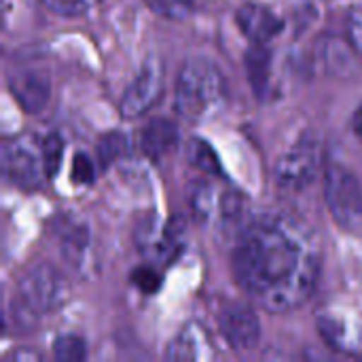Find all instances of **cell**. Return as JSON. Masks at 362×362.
Returning <instances> with one entry per match:
<instances>
[{
    "mask_svg": "<svg viewBox=\"0 0 362 362\" xmlns=\"http://www.w3.org/2000/svg\"><path fill=\"white\" fill-rule=\"evenodd\" d=\"M176 142H178V127L168 119H153L142 129V136H140L142 151L153 159L168 155L176 146Z\"/></svg>",
    "mask_w": 362,
    "mask_h": 362,
    "instance_id": "cell-12",
    "label": "cell"
},
{
    "mask_svg": "<svg viewBox=\"0 0 362 362\" xmlns=\"http://www.w3.org/2000/svg\"><path fill=\"white\" fill-rule=\"evenodd\" d=\"M225 95V76L214 62L193 57L180 68L174 87V106L180 117L189 121L210 119L223 108Z\"/></svg>",
    "mask_w": 362,
    "mask_h": 362,
    "instance_id": "cell-2",
    "label": "cell"
},
{
    "mask_svg": "<svg viewBox=\"0 0 362 362\" xmlns=\"http://www.w3.org/2000/svg\"><path fill=\"white\" fill-rule=\"evenodd\" d=\"M57 240H59V248L66 255V259H81L89 246V235H87V225L81 223L74 216H64L57 225ZM76 263V261H74Z\"/></svg>",
    "mask_w": 362,
    "mask_h": 362,
    "instance_id": "cell-16",
    "label": "cell"
},
{
    "mask_svg": "<svg viewBox=\"0 0 362 362\" xmlns=\"http://www.w3.org/2000/svg\"><path fill=\"white\" fill-rule=\"evenodd\" d=\"M95 176V168H93V161L83 155V153H76L74 159H72V180L78 182V185H89Z\"/></svg>",
    "mask_w": 362,
    "mask_h": 362,
    "instance_id": "cell-24",
    "label": "cell"
},
{
    "mask_svg": "<svg viewBox=\"0 0 362 362\" xmlns=\"http://www.w3.org/2000/svg\"><path fill=\"white\" fill-rule=\"evenodd\" d=\"M320 261V244L308 225L286 214H261L240 229L231 267L244 293L282 314L312 297Z\"/></svg>",
    "mask_w": 362,
    "mask_h": 362,
    "instance_id": "cell-1",
    "label": "cell"
},
{
    "mask_svg": "<svg viewBox=\"0 0 362 362\" xmlns=\"http://www.w3.org/2000/svg\"><path fill=\"white\" fill-rule=\"evenodd\" d=\"M55 358L62 362H81L87 358V346L74 335H64L55 341Z\"/></svg>",
    "mask_w": 362,
    "mask_h": 362,
    "instance_id": "cell-20",
    "label": "cell"
},
{
    "mask_svg": "<svg viewBox=\"0 0 362 362\" xmlns=\"http://www.w3.org/2000/svg\"><path fill=\"white\" fill-rule=\"evenodd\" d=\"M212 356L214 354L210 350L206 333L195 325L185 327V331L168 348V358L172 361H206Z\"/></svg>",
    "mask_w": 362,
    "mask_h": 362,
    "instance_id": "cell-13",
    "label": "cell"
},
{
    "mask_svg": "<svg viewBox=\"0 0 362 362\" xmlns=\"http://www.w3.org/2000/svg\"><path fill=\"white\" fill-rule=\"evenodd\" d=\"M354 53H358L354 49L352 42H344L341 38H325L320 42V64L339 76H346L350 72H354L356 62H354Z\"/></svg>",
    "mask_w": 362,
    "mask_h": 362,
    "instance_id": "cell-14",
    "label": "cell"
},
{
    "mask_svg": "<svg viewBox=\"0 0 362 362\" xmlns=\"http://www.w3.org/2000/svg\"><path fill=\"white\" fill-rule=\"evenodd\" d=\"M246 70H248V78L250 85L255 89V93L265 100L272 87V55L265 47V42H255V47L248 51L246 55Z\"/></svg>",
    "mask_w": 362,
    "mask_h": 362,
    "instance_id": "cell-15",
    "label": "cell"
},
{
    "mask_svg": "<svg viewBox=\"0 0 362 362\" xmlns=\"http://www.w3.org/2000/svg\"><path fill=\"white\" fill-rule=\"evenodd\" d=\"M216 187L208 185V182H199L191 189V195H189V202H191V210H193V216L199 221V223H210L212 218H221V210H223V202H225V195H216Z\"/></svg>",
    "mask_w": 362,
    "mask_h": 362,
    "instance_id": "cell-17",
    "label": "cell"
},
{
    "mask_svg": "<svg viewBox=\"0 0 362 362\" xmlns=\"http://www.w3.org/2000/svg\"><path fill=\"white\" fill-rule=\"evenodd\" d=\"M132 280H134V284L142 293H148V295L155 293L161 286V276L153 267H140V269H136L134 276H132Z\"/></svg>",
    "mask_w": 362,
    "mask_h": 362,
    "instance_id": "cell-25",
    "label": "cell"
},
{
    "mask_svg": "<svg viewBox=\"0 0 362 362\" xmlns=\"http://www.w3.org/2000/svg\"><path fill=\"white\" fill-rule=\"evenodd\" d=\"M125 151H127V138L123 134H108L100 140V146H98L100 161L104 163L119 159Z\"/></svg>",
    "mask_w": 362,
    "mask_h": 362,
    "instance_id": "cell-23",
    "label": "cell"
},
{
    "mask_svg": "<svg viewBox=\"0 0 362 362\" xmlns=\"http://www.w3.org/2000/svg\"><path fill=\"white\" fill-rule=\"evenodd\" d=\"M218 325H221V333H223L225 341L233 350L248 352V350L257 348L261 329H259L257 314L248 305H229L227 310H223Z\"/></svg>",
    "mask_w": 362,
    "mask_h": 362,
    "instance_id": "cell-8",
    "label": "cell"
},
{
    "mask_svg": "<svg viewBox=\"0 0 362 362\" xmlns=\"http://www.w3.org/2000/svg\"><path fill=\"white\" fill-rule=\"evenodd\" d=\"M98 0H42V4L62 17H78L85 15L91 6H95Z\"/></svg>",
    "mask_w": 362,
    "mask_h": 362,
    "instance_id": "cell-22",
    "label": "cell"
},
{
    "mask_svg": "<svg viewBox=\"0 0 362 362\" xmlns=\"http://www.w3.org/2000/svg\"><path fill=\"white\" fill-rule=\"evenodd\" d=\"M8 87L17 104L25 112H40L51 98V81L38 70H17L8 78Z\"/></svg>",
    "mask_w": 362,
    "mask_h": 362,
    "instance_id": "cell-9",
    "label": "cell"
},
{
    "mask_svg": "<svg viewBox=\"0 0 362 362\" xmlns=\"http://www.w3.org/2000/svg\"><path fill=\"white\" fill-rule=\"evenodd\" d=\"M2 170L4 176L21 189H38L47 176L42 159V142L38 144L32 136H19L2 146Z\"/></svg>",
    "mask_w": 362,
    "mask_h": 362,
    "instance_id": "cell-6",
    "label": "cell"
},
{
    "mask_svg": "<svg viewBox=\"0 0 362 362\" xmlns=\"http://www.w3.org/2000/svg\"><path fill=\"white\" fill-rule=\"evenodd\" d=\"M62 155H64V142L57 134H49L42 140V159H45V172L49 178H53L59 170L62 163Z\"/></svg>",
    "mask_w": 362,
    "mask_h": 362,
    "instance_id": "cell-21",
    "label": "cell"
},
{
    "mask_svg": "<svg viewBox=\"0 0 362 362\" xmlns=\"http://www.w3.org/2000/svg\"><path fill=\"white\" fill-rule=\"evenodd\" d=\"M325 199L333 218L344 229L361 231L362 187L348 168L339 163H329L325 168Z\"/></svg>",
    "mask_w": 362,
    "mask_h": 362,
    "instance_id": "cell-4",
    "label": "cell"
},
{
    "mask_svg": "<svg viewBox=\"0 0 362 362\" xmlns=\"http://www.w3.org/2000/svg\"><path fill=\"white\" fill-rule=\"evenodd\" d=\"M187 157H189V163L193 168H197L199 172H204L208 176H221V172H223L214 148L206 140H202V138H193L189 142Z\"/></svg>",
    "mask_w": 362,
    "mask_h": 362,
    "instance_id": "cell-18",
    "label": "cell"
},
{
    "mask_svg": "<svg viewBox=\"0 0 362 362\" xmlns=\"http://www.w3.org/2000/svg\"><path fill=\"white\" fill-rule=\"evenodd\" d=\"M348 34H350V42L354 45V49L362 55V4L356 6L350 13L348 19Z\"/></svg>",
    "mask_w": 362,
    "mask_h": 362,
    "instance_id": "cell-26",
    "label": "cell"
},
{
    "mask_svg": "<svg viewBox=\"0 0 362 362\" xmlns=\"http://www.w3.org/2000/svg\"><path fill=\"white\" fill-rule=\"evenodd\" d=\"M320 168H322V144H320L318 136L305 134L278 161L276 182L282 189L301 191L318 178Z\"/></svg>",
    "mask_w": 362,
    "mask_h": 362,
    "instance_id": "cell-5",
    "label": "cell"
},
{
    "mask_svg": "<svg viewBox=\"0 0 362 362\" xmlns=\"http://www.w3.org/2000/svg\"><path fill=\"white\" fill-rule=\"evenodd\" d=\"M161 89H163V68H161L159 59L151 57L140 68V72L132 81V85L125 89L121 104H119L121 115L125 119H136V117L144 115L159 100Z\"/></svg>",
    "mask_w": 362,
    "mask_h": 362,
    "instance_id": "cell-7",
    "label": "cell"
},
{
    "mask_svg": "<svg viewBox=\"0 0 362 362\" xmlns=\"http://www.w3.org/2000/svg\"><path fill=\"white\" fill-rule=\"evenodd\" d=\"M238 25L252 42H267V40L276 38L284 28L282 19L274 11H269L261 4L242 6L238 11Z\"/></svg>",
    "mask_w": 362,
    "mask_h": 362,
    "instance_id": "cell-11",
    "label": "cell"
},
{
    "mask_svg": "<svg viewBox=\"0 0 362 362\" xmlns=\"http://www.w3.org/2000/svg\"><path fill=\"white\" fill-rule=\"evenodd\" d=\"M146 6L165 19H187L193 13V0H144Z\"/></svg>",
    "mask_w": 362,
    "mask_h": 362,
    "instance_id": "cell-19",
    "label": "cell"
},
{
    "mask_svg": "<svg viewBox=\"0 0 362 362\" xmlns=\"http://www.w3.org/2000/svg\"><path fill=\"white\" fill-rule=\"evenodd\" d=\"M66 295V284L62 276L47 263L30 267L17 286V305L19 316L34 318L55 310Z\"/></svg>",
    "mask_w": 362,
    "mask_h": 362,
    "instance_id": "cell-3",
    "label": "cell"
},
{
    "mask_svg": "<svg viewBox=\"0 0 362 362\" xmlns=\"http://www.w3.org/2000/svg\"><path fill=\"white\" fill-rule=\"evenodd\" d=\"M352 123H354V132H356V136L362 140V108L356 110V115H354V121H352Z\"/></svg>",
    "mask_w": 362,
    "mask_h": 362,
    "instance_id": "cell-27",
    "label": "cell"
},
{
    "mask_svg": "<svg viewBox=\"0 0 362 362\" xmlns=\"http://www.w3.org/2000/svg\"><path fill=\"white\" fill-rule=\"evenodd\" d=\"M140 244L148 250V255L159 261V263H172L185 244V229L182 223L178 218H174L172 223L163 225L159 229V233L155 229H144V233L140 235Z\"/></svg>",
    "mask_w": 362,
    "mask_h": 362,
    "instance_id": "cell-10",
    "label": "cell"
}]
</instances>
